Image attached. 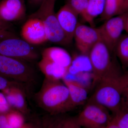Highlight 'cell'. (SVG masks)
<instances>
[{"label": "cell", "mask_w": 128, "mask_h": 128, "mask_svg": "<svg viewBox=\"0 0 128 128\" xmlns=\"http://www.w3.org/2000/svg\"><path fill=\"white\" fill-rule=\"evenodd\" d=\"M42 58L54 62L68 70L72 61V58L68 51L58 47L44 49L42 52Z\"/></svg>", "instance_id": "14"}, {"label": "cell", "mask_w": 128, "mask_h": 128, "mask_svg": "<svg viewBox=\"0 0 128 128\" xmlns=\"http://www.w3.org/2000/svg\"><path fill=\"white\" fill-rule=\"evenodd\" d=\"M96 84L87 102L99 104L115 114L122 107L124 95L128 87V73L108 76Z\"/></svg>", "instance_id": "1"}, {"label": "cell", "mask_w": 128, "mask_h": 128, "mask_svg": "<svg viewBox=\"0 0 128 128\" xmlns=\"http://www.w3.org/2000/svg\"><path fill=\"white\" fill-rule=\"evenodd\" d=\"M106 0H89L86 10L82 16L85 21L93 26L96 18L100 16L105 7Z\"/></svg>", "instance_id": "16"}, {"label": "cell", "mask_w": 128, "mask_h": 128, "mask_svg": "<svg viewBox=\"0 0 128 128\" xmlns=\"http://www.w3.org/2000/svg\"><path fill=\"white\" fill-rule=\"evenodd\" d=\"M89 0H67L66 4L70 6L80 16L85 13Z\"/></svg>", "instance_id": "23"}, {"label": "cell", "mask_w": 128, "mask_h": 128, "mask_svg": "<svg viewBox=\"0 0 128 128\" xmlns=\"http://www.w3.org/2000/svg\"><path fill=\"white\" fill-rule=\"evenodd\" d=\"M0 1H1V0H0Z\"/></svg>", "instance_id": "37"}, {"label": "cell", "mask_w": 128, "mask_h": 128, "mask_svg": "<svg viewBox=\"0 0 128 128\" xmlns=\"http://www.w3.org/2000/svg\"><path fill=\"white\" fill-rule=\"evenodd\" d=\"M76 117L82 128H106L112 118L107 108L88 102Z\"/></svg>", "instance_id": "5"}, {"label": "cell", "mask_w": 128, "mask_h": 128, "mask_svg": "<svg viewBox=\"0 0 128 128\" xmlns=\"http://www.w3.org/2000/svg\"><path fill=\"white\" fill-rule=\"evenodd\" d=\"M37 100L40 106L51 115H59L72 110L68 89L60 80L45 78Z\"/></svg>", "instance_id": "2"}, {"label": "cell", "mask_w": 128, "mask_h": 128, "mask_svg": "<svg viewBox=\"0 0 128 128\" xmlns=\"http://www.w3.org/2000/svg\"><path fill=\"white\" fill-rule=\"evenodd\" d=\"M8 82L6 79L0 76V90L5 89L7 87Z\"/></svg>", "instance_id": "31"}, {"label": "cell", "mask_w": 128, "mask_h": 128, "mask_svg": "<svg viewBox=\"0 0 128 128\" xmlns=\"http://www.w3.org/2000/svg\"><path fill=\"white\" fill-rule=\"evenodd\" d=\"M123 0H106L105 7L101 18L106 21L109 18L120 15Z\"/></svg>", "instance_id": "19"}, {"label": "cell", "mask_w": 128, "mask_h": 128, "mask_svg": "<svg viewBox=\"0 0 128 128\" xmlns=\"http://www.w3.org/2000/svg\"><path fill=\"white\" fill-rule=\"evenodd\" d=\"M43 0H28L29 3L34 5H40Z\"/></svg>", "instance_id": "34"}, {"label": "cell", "mask_w": 128, "mask_h": 128, "mask_svg": "<svg viewBox=\"0 0 128 128\" xmlns=\"http://www.w3.org/2000/svg\"><path fill=\"white\" fill-rule=\"evenodd\" d=\"M106 128H120L115 123L113 118L110 121V122L108 124Z\"/></svg>", "instance_id": "33"}, {"label": "cell", "mask_w": 128, "mask_h": 128, "mask_svg": "<svg viewBox=\"0 0 128 128\" xmlns=\"http://www.w3.org/2000/svg\"><path fill=\"white\" fill-rule=\"evenodd\" d=\"M0 128H12L8 123L6 115H0Z\"/></svg>", "instance_id": "29"}, {"label": "cell", "mask_w": 128, "mask_h": 128, "mask_svg": "<svg viewBox=\"0 0 128 128\" xmlns=\"http://www.w3.org/2000/svg\"><path fill=\"white\" fill-rule=\"evenodd\" d=\"M76 46L80 53L88 56L90 51L101 40L97 28L79 22L74 33Z\"/></svg>", "instance_id": "9"}, {"label": "cell", "mask_w": 128, "mask_h": 128, "mask_svg": "<svg viewBox=\"0 0 128 128\" xmlns=\"http://www.w3.org/2000/svg\"><path fill=\"white\" fill-rule=\"evenodd\" d=\"M56 16L60 27L71 43L79 23L78 17L79 15L66 3L58 11Z\"/></svg>", "instance_id": "11"}, {"label": "cell", "mask_w": 128, "mask_h": 128, "mask_svg": "<svg viewBox=\"0 0 128 128\" xmlns=\"http://www.w3.org/2000/svg\"><path fill=\"white\" fill-rule=\"evenodd\" d=\"M0 74L20 82H30L34 80V72L25 61L0 54Z\"/></svg>", "instance_id": "7"}, {"label": "cell", "mask_w": 128, "mask_h": 128, "mask_svg": "<svg viewBox=\"0 0 128 128\" xmlns=\"http://www.w3.org/2000/svg\"><path fill=\"white\" fill-rule=\"evenodd\" d=\"M26 14L24 0H2L0 1V18L10 22L22 19Z\"/></svg>", "instance_id": "12"}, {"label": "cell", "mask_w": 128, "mask_h": 128, "mask_svg": "<svg viewBox=\"0 0 128 128\" xmlns=\"http://www.w3.org/2000/svg\"><path fill=\"white\" fill-rule=\"evenodd\" d=\"M56 0H44L37 11L29 18H38L44 24L48 41L56 44L68 45L70 44L60 26L54 6Z\"/></svg>", "instance_id": "3"}, {"label": "cell", "mask_w": 128, "mask_h": 128, "mask_svg": "<svg viewBox=\"0 0 128 128\" xmlns=\"http://www.w3.org/2000/svg\"><path fill=\"white\" fill-rule=\"evenodd\" d=\"M63 82L68 89L72 109L82 105L88 100V92L81 83L73 79H63Z\"/></svg>", "instance_id": "13"}, {"label": "cell", "mask_w": 128, "mask_h": 128, "mask_svg": "<svg viewBox=\"0 0 128 128\" xmlns=\"http://www.w3.org/2000/svg\"><path fill=\"white\" fill-rule=\"evenodd\" d=\"M64 118L60 114L44 116L40 120L41 128H60Z\"/></svg>", "instance_id": "20"}, {"label": "cell", "mask_w": 128, "mask_h": 128, "mask_svg": "<svg viewBox=\"0 0 128 128\" xmlns=\"http://www.w3.org/2000/svg\"><path fill=\"white\" fill-rule=\"evenodd\" d=\"M17 37L12 32L0 30V40Z\"/></svg>", "instance_id": "27"}, {"label": "cell", "mask_w": 128, "mask_h": 128, "mask_svg": "<svg viewBox=\"0 0 128 128\" xmlns=\"http://www.w3.org/2000/svg\"><path fill=\"white\" fill-rule=\"evenodd\" d=\"M122 104L128 109V87L124 95Z\"/></svg>", "instance_id": "32"}, {"label": "cell", "mask_w": 128, "mask_h": 128, "mask_svg": "<svg viewBox=\"0 0 128 128\" xmlns=\"http://www.w3.org/2000/svg\"><path fill=\"white\" fill-rule=\"evenodd\" d=\"M23 39L32 44H39L48 41V34L43 22L38 18H29L21 30Z\"/></svg>", "instance_id": "10"}, {"label": "cell", "mask_w": 128, "mask_h": 128, "mask_svg": "<svg viewBox=\"0 0 128 128\" xmlns=\"http://www.w3.org/2000/svg\"><path fill=\"white\" fill-rule=\"evenodd\" d=\"M124 30L126 31V32L128 34V15L127 18H126V22H125Z\"/></svg>", "instance_id": "35"}, {"label": "cell", "mask_w": 128, "mask_h": 128, "mask_svg": "<svg viewBox=\"0 0 128 128\" xmlns=\"http://www.w3.org/2000/svg\"><path fill=\"white\" fill-rule=\"evenodd\" d=\"M38 66L46 79L53 80H63L68 72V69L48 60L42 58Z\"/></svg>", "instance_id": "15"}, {"label": "cell", "mask_w": 128, "mask_h": 128, "mask_svg": "<svg viewBox=\"0 0 128 128\" xmlns=\"http://www.w3.org/2000/svg\"><path fill=\"white\" fill-rule=\"evenodd\" d=\"M112 53L101 40L90 51L88 57L95 84L107 76L121 73L112 59Z\"/></svg>", "instance_id": "4"}, {"label": "cell", "mask_w": 128, "mask_h": 128, "mask_svg": "<svg viewBox=\"0 0 128 128\" xmlns=\"http://www.w3.org/2000/svg\"><path fill=\"white\" fill-rule=\"evenodd\" d=\"M22 128H41L40 120L25 123Z\"/></svg>", "instance_id": "28"}, {"label": "cell", "mask_w": 128, "mask_h": 128, "mask_svg": "<svg viewBox=\"0 0 128 128\" xmlns=\"http://www.w3.org/2000/svg\"><path fill=\"white\" fill-rule=\"evenodd\" d=\"M9 104L4 95L0 92V112H7L9 109Z\"/></svg>", "instance_id": "25"}, {"label": "cell", "mask_w": 128, "mask_h": 128, "mask_svg": "<svg viewBox=\"0 0 128 128\" xmlns=\"http://www.w3.org/2000/svg\"><path fill=\"white\" fill-rule=\"evenodd\" d=\"M60 128H82L78 123L76 117H64Z\"/></svg>", "instance_id": "24"}, {"label": "cell", "mask_w": 128, "mask_h": 128, "mask_svg": "<svg viewBox=\"0 0 128 128\" xmlns=\"http://www.w3.org/2000/svg\"><path fill=\"white\" fill-rule=\"evenodd\" d=\"M112 118L120 128H128V109L123 104L121 109L113 114Z\"/></svg>", "instance_id": "22"}, {"label": "cell", "mask_w": 128, "mask_h": 128, "mask_svg": "<svg viewBox=\"0 0 128 128\" xmlns=\"http://www.w3.org/2000/svg\"><path fill=\"white\" fill-rule=\"evenodd\" d=\"M12 25L10 22H6L0 18V30L12 32Z\"/></svg>", "instance_id": "26"}, {"label": "cell", "mask_w": 128, "mask_h": 128, "mask_svg": "<svg viewBox=\"0 0 128 128\" xmlns=\"http://www.w3.org/2000/svg\"><path fill=\"white\" fill-rule=\"evenodd\" d=\"M8 123L12 128H22L25 123L23 114L19 111H14L6 115Z\"/></svg>", "instance_id": "21"}, {"label": "cell", "mask_w": 128, "mask_h": 128, "mask_svg": "<svg viewBox=\"0 0 128 128\" xmlns=\"http://www.w3.org/2000/svg\"><path fill=\"white\" fill-rule=\"evenodd\" d=\"M128 12L120 14L105 21L98 29L101 40L112 52L124 30Z\"/></svg>", "instance_id": "8"}, {"label": "cell", "mask_w": 128, "mask_h": 128, "mask_svg": "<svg viewBox=\"0 0 128 128\" xmlns=\"http://www.w3.org/2000/svg\"><path fill=\"white\" fill-rule=\"evenodd\" d=\"M8 91V94L6 98L9 105L16 108L22 114L26 113L27 112L26 106L22 91L18 88Z\"/></svg>", "instance_id": "17"}, {"label": "cell", "mask_w": 128, "mask_h": 128, "mask_svg": "<svg viewBox=\"0 0 128 128\" xmlns=\"http://www.w3.org/2000/svg\"><path fill=\"white\" fill-rule=\"evenodd\" d=\"M114 52L124 68H128V34H122L116 45Z\"/></svg>", "instance_id": "18"}, {"label": "cell", "mask_w": 128, "mask_h": 128, "mask_svg": "<svg viewBox=\"0 0 128 128\" xmlns=\"http://www.w3.org/2000/svg\"><path fill=\"white\" fill-rule=\"evenodd\" d=\"M128 12V0H123L120 14Z\"/></svg>", "instance_id": "30"}, {"label": "cell", "mask_w": 128, "mask_h": 128, "mask_svg": "<svg viewBox=\"0 0 128 128\" xmlns=\"http://www.w3.org/2000/svg\"></svg>", "instance_id": "36"}, {"label": "cell", "mask_w": 128, "mask_h": 128, "mask_svg": "<svg viewBox=\"0 0 128 128\" xmlns=\"http://www.w3.org/2000/svg\"><path fill=\"white\" fill-rule=\"evenodd\" d=\"M0 54L26 61L38 58L37 51L25 40L17 38L0 40Z\"/></svg>", "instance_id": "6"}]
</instances>
